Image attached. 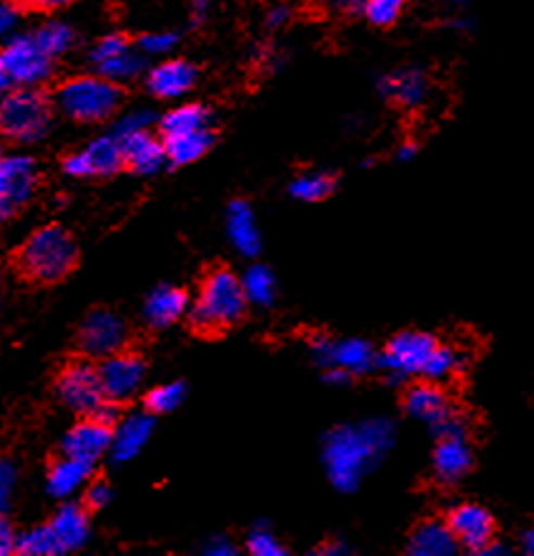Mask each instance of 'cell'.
I'll return each mask as SVG.
<instances>
[{"label": "cell", "mask_w": 534, "mask_h": 556, "mask_svg": "<svg viewBox=\"0 0 534 556\" xmlns=\"http://www.w3.org/2000/svg\"><path fill=\"white\" fill-rule=\"evenodd\" d=\"M112 432H115L112 424H105V420H100L96 416H86L66 432L64 440H61V452L96 465L98 459L110 455Z\"/></svg>", "instance_id": "obj_15"}, {"label": "cell", "mask_w": 534, "mask_h": 556, "mask_svg": "<svg viewBox=\"0 0 534 556\" xmlns=\"http://www.w3.org/2000/svg\"><path fill=\"white\" fill-rule=\"evenodd\" d=\"M245 549L253 556H284V544L277 540V534L267 528H255L249 540H245Z\"/></svg>", "instance_id": "obj_37"}, {"label": "cell", "mask_w": 534, "mask_h": 556, "mask_svg": "<svg viewBox=\"0 0 534 556\" xmlns=\"http://www.w3.org/2000/svg\"><path fill=\"white\" fill-rule=\"evenodd\" d=\"M202 554L207 556H233L236 554V544L231 540H226L224 534H214L212 540L202 547Z\"/></svg>", "instance_id": "obj_44"}, {"label": "cell", "mask_w": 534, "mask_h": 556, "mask_svg": "<svg viewBox=\"0 0 534 556\" xmlns=\"http://www.w3.org/2000/svg\"><path fill=\"white\" fill-rule=\"evenodd\" d=\"M459 542L447 520H425L418 525L408 540L410 556H452L457 554Z\"/></svg>", "instance_id": "obj_25"}, {"label": "cell", "mask_w": 534, "mask_h": 556, "mask_svg": "<svg viewBox=\"0 0 534 556\" xmlns=\"http://www.w3.org/2000/svg\"><path fill=\"white\" fill-rule=\"evenodd\" d=\"M153 122H156V115H153L151 110H147V108L131 110L115 122V129H112V134H117V137H127V134H134V131L151 129Z\"/></svg>", "instance_id": "obj_39"}, {"label": "cell", "mask_w": 534, "mask_h": 556, "mask_svg": "<svg viewBox=\"0 0 534 556\" xmlns=\"http://www.w3.org/2000/svg\"><path fill=\"white\" fill-rule=\"evenodd\" d=\"M455 3H459V0H455Z\"/></svg>", "instance_id": "obj_54"}, {"label": "cell", "mask_w": 534, "mask_h": 556, "mask_svg": "<svg viewBox=\"0 0 534 556\" xmlns=\"http://www.w3.org/2000/svg\"><path fill=\"white\" fill-rule=\"evenodd\" d=\"M122 105L119 84L105 76H74L56 90V108L80 125L110 119Z\"/></svg>", "instance_id": "obj_4"}, {"label": "cell", "mask_w": 534, "mask_h": 556, "mask_svg": "<svg viewBox=\"0 0 534 556\" xmlns=\"http://www.w3.org/2000/svg\"><path fill=\"white\" fill-rule=\"evenodd\" d=\"M96 71L100 76L115 80V84H129V80L141 76L143 54L129 47L125 51H119V54H115V56L100 61V64H96Z\"/></svg>", "instance_id": "obj_29"}, {"label": "cell", "mask_w": 534, "mask_h": 556, "mask_svg": "<svg viewBox=\"0 0 534 556\" xmlns=\"http://www.w3.org/2000/svg\"><path fill=\"white\" fill-rule=\"evenodd\" d=\"M23 10L25 5L20 0H3V5H0V33L3 37L17 35L20 23H23Z\"/></svg>", "instance_id": "obj_41"}, {"label": "cell", "mask_w": 534, "mask_h": 556, "mask_svg": "<svg viewBox=\"0 0 534 556\" xmlns=\"http://www.w3.org/2000/svg\"><path fill=\"white\" fill-rule=\"evenodd\" d=\"M35 35L39 39V45H42L54 59L64 56L66 51H71L76 45V29L64 23V20H49V23L35 29Z\"/></svg>", "instance_id": "obj_31"}, {"label": "cell", "mask_w": 534, "mask_h": 556, "mask_svg": "<svg viewBox=\"0 0 534 556\" xmlns=\"http://www.w3.org/2000/svg\"><path fill=\"white\" fill-rule=\"evenodd\" d=\"M37 166L35 159L25 153H8L0 161V216L13 219L23 212L37 192Z\"/></svg>", "instance_id": "obj_10"}, {"label": "cell", "mask_w": 534, "mask_h": 556, "mask_svg": "<svg viewBox=\"0 0 534 556\" xmlns=\"http://www.w3.org/2000/svg\"><path fill=\"white\" fill-rule=\"evenodd\" d=\"M153 414H129L119 420L112 432V450L110 457L122 465V462H129L139 457V452L147 447L153 432Z\"/></svg>", "instance_id": "obj_21"}, {"label": "cell", "mask_w": 534, "mask_h": 556, "mask_svg": "<svg viewBox=\"0 0 534 556\" xmlns=\"http://www.w3.org/2000/svg\"><path fill=\"white\" fill-rule=\"evenodd\" d=\"M522 552H525L527 556H534V528L527 530L525 534H522V542H520Z\"/></svg>", "instance_id": "obj_53"}, {"label": "cell", "mask_w": 534, "mask_h": 556, "mask_svg": "<svg viewBox=\"0 0 534 556\" xmlns=\"http://www.w3.org/2000/svg\"><path fill=\"white\" fill-rule=\"evenodd\" d=\"M328 5L341 13H365L367 0H328Z\"/></svg>", "instance_id": "obj_48"}, {"label": "cell", "mask_w": 534, "mask_h": 556, "mask_svg": "<svg viewBox=\"0 0 534 556\" xmlns=\"http://www.w3.org/2000/svg\"><path fill=\"white\" fill-rule=\"evenodd\" d=\"M318 554H323V556H345V554H351V547H347L345 542H328V544H323L321 549H318Z\"/></svg>", "instance_id": "obj_49"}, {"label": "cell", "mask_w": 534, "mask_h": 556, "mask_svg": "<svg viewBox=\"0 0 534 556\" xmlns=\"http://www.w3.org/2000/svg\"><path fill=\"white\" fill-rule=\"evenodd\" d=\"M209 5H212V0H190V8H192V15H194V20H200L207 15V10H209Z\"/></svg>", "instance_id": "obj_50"}, {"label": "cell", "mask_w": 534, "mask_h": 556, "mask_svg": "<svg viewBox=\"0 0 534 556\" xmlns=\"http://www.w3.org/2000/svg\"><path fill=\"white\" fill-rule=\"evenodd\" d=\"M15 483H17V469L13 462L3 459V465H0V503H3V508H8L10 498H13Z\"/></svg>", "instance_id": "obj_42"}, {"label": "cell", "mask_w": 534, "mask_h": 556, "mask_svg": "<svg viewBox=\"0 0 534 556\" xmlns=\"http://www.w3.org/2000/svg\"><path fill=\"white\" fill-rule=\"evenodd\" d=\"M290 20H292V10L282 5V3L267 10V27H270V29H280V27L290 23Z\"/></svg>", "instance_id": "obj_47"}, {"label": "cell", "mask_w": 534, "mask_h": 556, "mask_svg": "<svg viewBox=\"0 0 534 556\" xmlns=\"http://www.w3.org/2000/svg\"><path fill=\"white\" fill-rule=\"evenodd\" d=\"M404 406L410 418L430 426V430L443 424L449 414H455V406L449 404L445 391L437 387V382H430V379L428 382H418L406 391Z\"/></svg>", "instance_id": "obj_18"}, {"label": "cell", "mask_w": 534, "mask_h": 556, "mask_svg": "<svg viewBox=\"0 0 534 556\" xmlns=\"http://www.w3.org/2000/svg\"><path fill=\"white\" fill-rule=\"evenodd\" d=\"M312 355L316 365L326 369V379L333 384H345L353 377L372 372L379 367V357L367 341L359 338H343V341H333V338L316 336L312 338Z\"/></svg>", "instance_id": "obj_8"}, {"label": "cell", "mask_w": 534, "mask_h": 556, "mask_svg": "<svg viewBox=\"0 0 534 556\" xmlns=\"http://www.w3.org/2000/svg\"><path fill=\"white\" fill-rule=\"evenodd\" d=\"M125 168V151L115 134H102V137L88 141L84 149L68 153L64 159V173L71 178H107Z\"/></svg>", "instance_id": "obj_11"}, {"label": "cell", "mask_w": 534, "mask_h": 556, "mask_svg": "<svg viewBox=\"0 0 534 556\" xmlns=\"http://www.w3.org/2000/svg\"><path fill=\"white\" fill-rule=\"evenodd\" d=\"M447 522L452 532H455L459 547L474 554H481L496 540L493 515L484 506H479V503H459V506L449 510Z\"/></svg>", "instance_id": "obj_14"}, {"label": "cell", "mask_w": 534, "mask_h": 556, "mask_svg": "<svg viewBox=\"0 0 534 556\" xmlns=\"http://www.w3.org/2000/svg\"><path fill=\"white\" fill-rule=\"evenodd\" d=\"M125 49H129L127 37L119 35V33H110L105 37H100L98 42H96V47L90 49V64L96 66V64H100V61L115 56V54H119V51H125Z\"/></svg>", "instance_id": "obj_40"}, {"label": "cell", "mask_w": 534, "mask_h": 556, "mask_svg": "<svg viewBox=\"0 0 534 556\" xmlns=\"http://www.w3.org/2000/svg\"><path fill=\"white\" fill-rule=\"evenodd\" d=\"M127 321L119 314L110 312V308H98L86 316L84 326H80L78 343L80 350L92 359H105L115 353H122L127 345Z\"/></svg>", "instance_id": "obj_12"}, {"label": "cell", "mask_w": 534, "mask_h": 556, "mask_svg": "<svg viewBox=\"0 0 534 556\" xmlns=\"http://www.w3.org/2000/svg\"><path fill=\"white\" fill-rule=\"evenodd\" d=\"M90 473H92L90 462L64 455L61 459H56V465L47 473V491L54 498H68L86 486Z\"/></svg>", "instance_id": "obj_26"}, {"label": "cell", "mask_w": 534, "mask_h": 556, "mask_svg": "<svg viewBox=\"0 0 534 556\" xmlns=\"http://www.w3.org/2000/svg\"><path fill=\"white\" fill-rule=\"evenodd\" d=\"M17 538H20V532L10 528V522L0 525V554L3 556L17 554Z\"/></svg>", "instance_id": "obj_46"}, {"label": "cell", "mask_w": 534, "mask_h": 556, "mask_svg": "<svg viewBox=\"0 0 534 556\" xmlns=\"http://www.w3.org/2000/svg\"><path fill=\"white\" fill-rule=\"evenodd\" d=\"M461 367H465V353L455 345L440 343L433 357H430L423 377L430 379V382H445V379L455 377Z\"/></svg>", "instance_id": "obj_32"}, {"label": "cell", "mask_w": 534, "mask_h": 556, "mask_svg": "<svg viewBox=\"0 0 534 556\" xmlns=\"http://www.w3.org/2000/svg\"><path fill=\"white\" fill-rule=\"evenodd\" d=\"M98 372L107 399L115 401V404H125V401L139 394L143 377H147V367H143L141 357L122 350V353L100 359Z\"/></svg>", "instance_id": "obj_13"}, {"label": "cell", "mask_w": 534, "mask_h": 556, "mask_svg": "<svg viewBox=\"0 0 534 556\" xmlns=\"http://www.w3.org/2000/svg\"><path fill=\"white\" fill-rule=\"evenodd\" d=\"M474 465V452L465 435H445L437 440L433 452V471L437 481L443 483H457L469 473Z\"/></svg>", "instance_id": "obj_20"}, {"label": "cell", "mask_w": 534, "mask_h": 556, "mask_svg": "<svg viewBox=\"0 0 534 556\" xmlns=\"http://www.w3.org/2000/svg\"><path fill=\"white\" fill-rule=\"evenodd\" d=\"M190 300L188 294L178 287L163 285L158 290H153L147 302H143V321L151 328H170L178 324L185 314H190Z\"/></svg>", "instance_id": "obj_22"}, {"label": "cell", "mask_w": 534, "mask_h": 556, "mask_svg": "<svg viewBox=\"0 0 534 556\" xmlns=\"http://www.w3.org/2000/svg\"><path fill=\"white\" fill-rule=\"evenodd\" d=\"M209 127H212V112L204 105H198V102H185V105L173 108L161 117L163 137H173V134H185V131H198V129H209Z\"/></svg>", "instance_id": "obj_28"}, {"label": "cell", "mask_w": 534, "mask_h": 556, "mask_svg": "<svg viewBox=\"0 0 534 556\" xmlns=\"http://www.w3.org/2000/svg\"><path fill=\"white\" fill-rule=\"evenodd\" d=\"M76 261V241L56 224H47L42 229L29 233L17 251L20 273L42 285L64 280L74 270Z\"/></svg>", "instance_id": "obj_2"}, {"label": "cell", "mask_w": 534, "mask_h": 556, "mask_svg": "<svg viewBox=\"0 0 534 556\" xmlns=\"http://www.w3.org/2000/svg\"><path fill=\"white\" fill-rule=\"evenodd\" d=\"M416 153H418V147H416V143L408 141V143H404V147H400V149L396 151V159L406 163V161H414Z\"/></svg>", "instance_id": "obj_51"}, {"label": "cell", "mask_w": 534, "mask_h": 556, "mask_svg": "<svg viewBox=\"0 0 534 556\" xmlns=\"http://www.w3.org/2000/svg\"><path fill=\"white\" fill-rule=\"evenodd\" d=\"M56 396L61 406H66L71 414L80 418L96 416L105 424L117 418V404L110 401L105 389H102L98 367L86 363V359H76V363L61 369L56 377Z\"/></svg>", "instance_id": "obj_5"}, {"label": "cell", "mask_w": 534, "mask_h": 556, "mask_svg": "<svg viewBox=\"0 0 534 556\" xmlns=\"http://www.w3.org/2000/svg\"><path fill=\"white\" fill-rule=\"evenodd\" d=\"M481 554H484V556H503V554H510V549L506 547V544H500V542L493 540V542L488 544V547H486L484 552H481Z\"/></svg>", "instance_id": "obj_52"}, {"label": "cell", "mask_w": 534, "mask_h": 556, "mask_svg": "<svg viewBox=\"0 0 534 556\" xmlns=\"http://www.w3.org/2000/svg\"><path fill=\"white\" fill-rule=\"evenodd\" d=\"M110 501H112V489L107 481H92L86 489V503L90 508L100 510V508H105Z\"/></svg>", "instance_id": "obj_43"}, {"label": "cell", "mask_w": 534, "mask_h": 556, "mask_svg": "<svg viewBox=\"0 0 534 556\" xmlns=\"http://www.w3.org/2000/svg\"><path fill=\"white\" fill-rule=\"evenodd\" d=\"M117 137V134H115ZM125 151V166L137 175H156L168 163L166 141L153 137L151 129L134 131L127 137H117Z\"/></svg>", "instance_id": "obj_16"}, {"label": "cell", "mask_w": 534, "mask_h": 556, "mask_svg": "<svg viewBox=\"0 0 534 556\" xmlns=\"http://www.w3.org/2000/svg\"><path fill=\"white\" fill-rule=\"evenodd\" d=\"M27 10H35V13H56V10L68 8L74 0H20Z\"/></svg>", "instance_id": "obj_45"}, {"label": "cell", "mask_w": 534, "mask_h": 556, "mask_svg": "<svg viewBox=\"0 0 534 556\" xmlns=\"http://www.w3.org/2000/svg\"><path fill=\"white\" fill-rule=\"evenodd\" d=\"M0 127L15 143H35L51 127V105L37 88L8 90L0 105Z\"/></svg>", "instance_id": "obj_7"}, {"label": "cell", "mask_w": 534, "mask_h": 556, "mask_svg": "<svg viewBox=\"0 0 534 556\" xmlns=\"http://www.w3.org/2000/svg\"><path fill=\"white\" fill-rule=\"evenodd\" d=\"M377 90L382 92L386 100L396 102V105L406 108V110H416L423 105L428 100L430 84L423 68L408 66V68H398L394 74H386L379 78Z\"/></svg>", "instance_id": "obj_17"}, {"label": "cell", "mask_w": 534, "mask_h": 556, "mask_svg": "<svg viewBox=\"0 0 534 556\" xmlns=\"http://www.w3.org/2000/svg\"><path fill=\"white\" fill-rule=\"evenodd\" d=\"M333 190V178L326 173H304L294 178L290 185V192L294 200L300 202H321Z\"/></svg>", "instance_id": "obj_33"}, {"label": "cell", "mask_w": 534, "mask_h": 556, "mask_svg": "<svg viewBox=\"0 0 534 556\" xmlns=\"http://www.w3.org/2000/svg\"><path fill=\"white\" fill-rule=\"evenodd\" d=\"M185 399V387L180 382H168V384H158L153 387L147 394V410H151L153 416L161 414H170L176 410Z\"/></svg>", "instance_id": "obj_34"}, {"label": "cell", "mask_w": 534, "mask_h": 556, "mask_svg": "<svg viewBox=\"0 0 534 556\" xmlns=\"http://www.w3.org/2000/svg\"><path fill=\"white\" fill-rule=\"evenodd\" d=\"M17 554L20 556H59L49 525H44V528H33L27 532H20Z\"/></svg>", "instance_id": "obj_35"}, {"label": "cell", "mask_w": 534, "mask_h": 556, "mask_svg": "<svg viewBox=\"0 0 534 556\" xmlns=\"http://www.w3.org/2000/svg\"><path fill=\"white\" fill-rule=\"evenodd\" d=\"M198 80V68H194L190 61L182 59H170L161 61L158 66H153L147 74V88L153 98L161 100H178Z\"/></svg>", "instance_id": "obj_19"}, {"label": "cell", "mask_w": 534, "mask_h": 556, "mask_svg": "<svg viewBox=\"0 0 534 556\" xmlns=\"http://www.w3.org/2000/svg\"><path fill=\"white\" fill-rule=\"evenodd\" d=\"M163 141H166L168 163H173V166H188V163L200 161L204 153L212 149L214 131L209 127L198 131L173 134V137H163Z\"/></svg>", "instance_id": "obj_27"}, {"label": "cell", "mask_w": 534, "mask_h": 556, "mask_svg": "<svg viewBox=\"0 0 534 556\" xmlns=\"http://www.w3.org/2000/svg\"><path fill=\"white\" fill-rule=\"evenodd\" d=\"M437 345L440 341L435 336L423 331H404L386 343L384 353L379 355V367L394 382H404L408 377H423Z\"/></svg>", "instance_id": "obj_9"}, {"label": "cell", "mask_w": 534, "mask_h": 556, "mask_svg": "<svg viewBox=\"0 0 534 556\" xmlns=\"http://www.w3.org/2000/svg\"><path fill=\"white\" fill-rule=\"evenodd\" d=\"M245 296H249V304L255 306H270L277 296V282L275 275L267 270L265 265H251L249 270L241 275Z\"/></svg>", "instance_id": "obj_30"}, {"label": "cell", "mask_w": 534, "mask_h": 556, "mask_svg": "<svg viewBox=\"0 0 534 556\" xmlns=\"http://www.w3.org/2000/svg\"><path fill=\"white\" fill-rule=\"evenodd\" d=\"M249 306V296L243 290V280L231 270H214L202 282L198 302L190 306V324L204 333H217L241 321Z\"/></svg>", "instance_id": "obj_3"}, {"label": "cell", "mask_w": 534, "mask_h": 556, "mask_svg": "<svg viewBox=\"0 0 534 556\" xmlns=\"http://www.w3.org/2000/svg\"><path fill=\"white\" fill-rule=\"evenodd\" d=\"M226 236L236 251L243 257H255L260 253V229L249 202L236 200L226 212Z\"/></svg>", "instance_id": "obj_24"}, {"label": "cell", "mask_w": 534, "mask_h": 556, "mask_svg": "<svg viewBox=\"0 0 534 556\" xmlns=\"http://www.w3.org/2000/svg\"><path fill=\"white\" fill-rule=\"evenodd\" d=\"M406 0H367L365 15L377 27H389L404 13Z\"/></svg>", "instance_id": "obj_36"}, {"label": "cell", "mask_w": 534, "mask_h": 556, "mask_svg": "<svg viewBox=\"0 0 534 556\" xmlns=\"http://www.w3.org/2000/svg\"><path fill=\"white\" fill-rule=\"evenodd\" d=\"M178 45L176 33H147L139 37V51L143 56H166Z\"/></svg>", "instance_id": "obj_38"}, {"label": "cell", "mask_w": 534, "mask_h": 556, "mask_svg": "<svg viewBox=\"0 0 534 556\" xmlns=\"http://www.w3.org/2000/svg\"><path fill=\"white\" fill-rule=\"evenodd\" d=\"M49 530H51V538H54L59 554L78 552L90 538L88 515L80 506H74V503L61 506L56 510V515L49 522Z\"/></svg>", "instance_id": "obj_23"}, {"label": "cell", "mask_w": 534, "mask_h": 556, "mask_svg": "<svg viewBox=\"0 0 534 556\" xmlns=\"http://www.w3.org/2000/svg\"><path fill=\"white\" fill-rule=\"evenodd\" d=\"M396 428L389 418H367L363 424L335 428L326 438L323 465L338 491H355L394 445Z\"/></svg>", "instance_id": "obj_1"}, {"label": "cell", "mask_w": 534, "mask_h": 556, "mask_svg": "<svg viewBox=\"0 0 534 556\" xmlns=\"http://www.w3.org/2000/svg\"><path fill=\"white\" fill-rule=\"evenodd\" d=\"M54 74V56L39 45L35 33L8 37L0 54V86L3 90L39 88Z\"/></svg>", "instance_id": "obj_6"}]
</instances>
